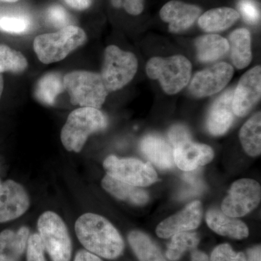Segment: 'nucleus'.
Masks as SVG:
<instances>
[{"label": "nucleus", "instance_id": "1", "mask_svg": "<svg viewBox=\"0 0 261 261\" xmlns=\"http://www.w3.org/2000/svg\"><path fill=\"white\" fill-rule=\"evenodd\" d=\"M75 231L86 250L97 256L113 260L124 250V242L118 230L99 215H82L75 221Z\"/></svg>", "mask_w": 261, "mask_h": 261}, {"label": "nucleus", "instance_id": "2", "mask_svg": "<svg viewBox=\"0 0 261 261\" xmlns=\"http://www.w3.org/2000/svg\"><path fill=\"white\" fill-rule=\"evenodd\" d=\"M107 125V118L99 109L78 108L70 113L62 128V143L69 152H80L89 136L105 129Z\"/></svg>", "mask_w": 261, "mask_h": 261}, {"label": "nucleus", "instance_id": "3", "mask_svg": "<svg viewBox=\"0 0 261 261\" xmlns=\"http://www.w3.org/2000/svg\"><path fill=\"white\" fill-rule=\"evenodd\" d=\"M87 38L80 27L67 25L58 32L38 36L34 42V49L39 61L49 64L65 59L71 51L83 45Z\"/></svg>", "mask_w": 261, "mask_h": 261}, {"label": "nucleus", "instance_id": "4", "mask_svg": "<svg viewBox=\"0 0 261 261\" xmlns=\"http://www.w3.org/2000/svg\"><path fill=\"white\" fill-rule=\"evenodd\" d=\"M63 83L70 102L81 108L100 109L109 94L101 75L94 72H70L63 77Z\"/></svg>", "mask_w": 261, "mask_h": 261}, {"label": "nucleus", "instance_id": "5", "mask_svg": "<svg viewBox=\"0 0 261 261\" xmlns=\"http://www.w3.org/2000/svg\"><path fill=\"white\" fill-rule=\"evenodd\" d=\"M192 67L186 57L167 58L154 57L147 62L146 72L149 78L159 80L165 93L173 95L187 87L191 79Z\"/></svg>", "mask_w": 261, "mask_h": 261}, {"label": "nucleus", "instance_id": "6", "mask_svg": "<svg viewBox=\"0 0 261 261\" xmlns=\"http://www.w3.org/2000/svg\"><path fill=\"white\" fill-rule=\"evenodd\" d=\"M39 235L44 250L53 261H70L72 243L68 228L59 215L53 211L43 213L37 223Z\"/></svg>", "mask_w": 261, "mask_h": 261}, {"label": "nucleus", "instance_id": "7", "mask_svg": "<svg viewBox=\"0 0 261 261\" xmlns=\"http://www.w3.org/2000/svg\"><path fill=\"white\" fill-rule=\"evenodd\" d=\"M138 68L137 57L122 50L116 45L108 46L105 51L102 76L108 92L123 88L133 80Z\"/></svg>", "mask_w": 261, "mask_h": 261}, {"label": "nucleus", "instance_id": "8", "mask_svg": "<svg viewBox=\"0 0 261 261\" xmlns=\"http://www.w3.org/2000/svg\"><path fill=\"white\" fill-rule=\"evenodd\" d=\"M107 174L133 186L147 187L158 181V175L152 165L135 159H119L108 156L103 163Z\"/></svg>", "mask_w": 261, "mask_h": 261}, {"label": "nucleus", "instance_id": "9", "mask_svg": "<svg viewBox=\"0 0 261 261\" xmlns=\"http://www.w3.org/2000/svg\"><path fill=\"white\" fill-rule=\"evenodd\" d=\"M261 189L255 180L243 178L232 184L221 204V211L233 218L250 214L260 203Z\"/></svg>", "mask_w": 261, "mask_h": 261}, {"label": "nucleus", "instance_id": "10", "mask_svg": "<svg viewBox=\"0 0 261 261\" xmlns=\"http://www.w3.org/2000/svg\"><path fill=\"white\" fill-rule=\"evenodd\" d=\"M233 72L232 65L226 62L216 63L197 72L190 82V93L198 98L218 93L231 81Z\"/></svg>", "mask_w": 261, "mask_h": 261}, {"label": "nucleus", "instance_id": "11", "mask_svg": "<svg viewBox=\"0 0 261 261\" xmlns=\"http://www.w3.org/2000/svg\"><path fill=\"white\" fill-rule=\"evenodd\" d=\"M261 67L257 65L247 70L240 79L233 91V111L238 117L247 116L260 100Z\"/></svg>", "mask_w": 261, "mask_h": 261}, {"label": "nucleus", "instance_id": "12", "mask_svg": "<svg viewBox=\"0 0 261 261\" xmlns=\"http://www.w3.org/2000/svg\"><path fill=\"white\" fill-rule=\"evenodd\" d=\"M30 206L28 193L22 185L8 180L0 187V224L23 216Z\"/></svg>", "mask_w": 261, "mask_h": 261}, {"label": "nucleus", "instance_id": "13", "mask_svg": "<svg viewBox=\"0 0 261 261\" xmlns=\"http://www.w3.org/2000/svg\"><path fill=\"white\" fill-rule=\"evenodd\" d=\"M202 9L197 5L180 0H171L160 10V18L168 23L169 32L177 34L187 30L200 16Z\"/></svg>", "mask_w": 261, "mask_h": 261}, {"label": "nucleus", "instance_id": "14", "mask_svg": "<svg viewBox=\"0 0 261 261\" xmlns=\"http://www.w3.org/2000/svg\"><path fill=\"white\" fill-rule=\"evenodd\" d=\"M202 216V204L194 201L178 214L162 221L156 228L161 238H169L176 233L191 231L198 227Z\"/></svg>", "mask_w": 261, "mask_h": 261}, {"label": "nucleus", "instance_id": "15", "mask_svg": "<svg viewBox=\"0 0 261 261\" xmlns=\"http://www.w3.org/2000/svg\"><path fill=\"white\" fill-rule=\"evenodd\" d=\"M214 150L208 145L195 143L192 141L184 142L173 148L175 164L185 171H191L205 166L214 159Z\"/></svg>", "mask_w": 261, "mask_h": 261}, {"label": "nucleus", "instance_id": "16", "mask_svg": "<svg viewBox=\"0 0 261 261\" xmlns=\"http://www.w3.org/2000/svg\"><path fill=\"white\" fill-rule=\"evenodd\" d=\"M233 95L232 89H228L211 106L206 123L211 135H224L232 125L235 116L232 106Z\"/></svg>", "mask_w": 261, "mask_h": 261}, {"label": "nucleus", "instance_id": "17", "mask_svg": "<svg viewBox=\"0 0 261 261\" xmlns=\"http://www.w3.org/2000/svg\"><path fill=\"white\" fill-rule=\"evenodd\" d=\"M140 147L142 153L157 167L162 170L174 167L173 147L161 136H146L141 142Z\"/></svg>", "mask_w": 261, "mask_h": 261}, {"label": "nucleus", "instance_id": "18", "mask_svg": "<svg viewBox=\"0 0 261 261\" xmlns=\"http://www.w3.org/2000/svg\"><path fill=\"white\" fill-rule=\"evenodd\" d=\"M206 221L213 231L221 236L236 240H243L248 237V228L245 223L218 209H211L207 213Z\"/></svg>", "mask_w": 261, "mask_h": 261}, {"label": "nucleus", "instance_id": "19", "mask_svg": "<svg viewBox=\"0 0 261 261\" xmlns=\"http://www.w3.org/2000/svg\"><path fill=\"white\" fill-rule=\"evenodd\" d=\"M29 228L22 226L18 231L6 229L0 233V261H19L29 238Z\"/></svg>", "mask_w": 261, "mask_h": 261}, {"label": "nucleus", "instance_id": "20", "mask_svg": "<svg viewBox=\"0 0 261 261\" xmlns=\"http://www.w3.org/2000/svg\"><path fill=\"white\" fill-rule=\"evenodd\" d=\"M238 10L228 7L213 8L200 15L197 23L205 32H219L232 27L240 19Z\"/></svg>", "mask_w": 261, "mask_h": 261}, {"label": "nucleus", "instance_id": "21", "mask_svg": "<svg viewBox=\"0 0 261 261\" xmlns=\"http://www.w3.org/2000/svg\"><path fill=\"white\" fill-rule=\"evenodd\" d=\"M102 187L118 200L126 201L134 205H145L148 201L149 196L145 190L117 180L108 174L102 178Z\"/></svg>", "mask_w": 261, "mask_h": 261}, {"label": "nucleus", "instance_id": "22", "mask_svg": "<svg viewBox=\"0 0 261 261\" xmlns=\"http://www.w3.org/2000/svg\"><path fill=\"white\" fill-rule=\"evenodd\" d=\"M229 49L233 65L244 69L252 61L251 34L247 29H238L229 36Z\"/></svg>", "mask_w": 261, "mask_h": 261}, {"label": "nucleus", "instance_id": "23", "mask_svg": "<svg viewBox=\"0 0 261 261\" xmlns=\"http://www.w3.org/2000/svg\"><path fill=\"white\" fill-rule=\"evenodd\" d=\"M197 56L202 63L217 61L229 50L228 41L218 34H207L195 40Z\"/></svg>", "mask_w": 261, "mask_h": 261}, {"label": "nucleus", "instance_id": "24", "mask_svg": "<svg viewBox=\"0 0 261 261\" xmlns=\"http://www.w3.org/2000/svg\"><path fill=\"white\" fill-rule=\"evenodd\" d=\"M240 140L249 155L255 157L261 153V113H255L242 127Z\"/></svg>", "mask_w": 261, "mask_h": 261}, {"label": "nucleus", "instance_id": "25", "mask_svg": "<svg viewBox=\"0 0 261 261\" xmlns=\"http://www.w3.org/2000/svg\"><path fill=\"white\" fill-rule=\"evenodd\" d=\"M128 243L140 261H167L159 247L145 233L133 231L128 236Z\"/></svg>", "mask_w": 261, "mask_h": 261}, {"label": "nucleus", "instance_id": "26", "mask_svg": "<svg viewBox=\"0 0 261 261\" xmlns=\"http://www.w3.org/2000/svg\"><path fill=\"white\" fill-rule=\"evenodd\" d=\"M64 89L63 77L60 73L53 72L44 75L37 82L35 96L43 104L53 106Z\"/></svg>", "mask_w": 261, "mask_h": 261}, {"label": "nucleus", "instance_id": "27", "mask_svg": "<svg viewBox=\"0 0 261 261\" xmlns=\"http://www.w3.org/2000/svg\"><path fill=\"white\" fill-rule=\"evenodd\" d=\"M199 242L200 238L197 233L188 231L176 233L168 245L166 257L170 260H179L185 252L195 250Z\"/></svg>", "mask_w": 261, "mask_h": 261}, {"label": "nucleus", "instance_id": "28", "mask_svg": "<svg viewBox=\"0 0 261 261\" xmlns=\"http://www.w3.org/2000/svg\"><path fill=\"white\" fill-rule=\"evenodd\" d=\"M28 68V61L19 51L0 44V73L10 71L22 73Z\"/></svg>", "mask_w": 261, "mask_h": 261}, {"label": "nucleus", "instance_id": "29", "mask_svg": "<svg viewBox=\"0 0 261 261\" xmlns=\"http://www.w3.org/2000/svg\"><path fill=\"white\" fill-rule=\"evenodd\" d=\"M32 27V20L22 13L0 14V30L10 34H24Z\"/></svg>", "mask_w": 261, "mask_h": 261}, {"label": "nucleus", "instance_id": "30", "mask_svg": "<svg viewBox=\"0 0 261 261\" xmlns=\"http://www.w3.org/2000/svg\"><path fill=\"white\" fill-rule=\"evenodd\" d=\"M183 176L185 185L178 194V198L181 200L191 198L200 195L205 190V184L201 178L200 170L198 168L191 171H186Z\"/></svg>", "mask_w": 261, "mask_h": 261}, {"label": "nucleus", "instance_id": "31", "mask_svg": "<svg viewBox=\"0 0 261 261\" xmlns=\"http://www.w3.org/2000/svg\"><path fill=\"white\" fill-rule=\"evenodd\" d=\"M211 261H247V259L243 252H234L228 244H223L214 249Z\"/></svg>", "mask_w": 261, "mask_h": 261}, {"label": "nucleus", "instance_id": "32", "mask_svg": "<svg viewBox=\"0 0 261 261\" xmlns=\"http://www.w3.org/2000/svg\"><path fill=\"white\" fill-rule=\"evenodd\" d=\"M27 261H46L44 247L38 233L29 236L27 243Z\"/></svg>", "mask_w": 261, "mask_h": 261}, {"label": "nucleus", "instance_id": "33", "mask_svg": "<svg viewBox=\"0 0 261 261\" xmlns=\"http://www.w3.org/2000/svg\"><path fill=\"white\" fill-rule=\"evenodd\" d=\"M47 19L48 22L58 28L69 25L70 16L66 10L61 5H51L47 9Z\"/></svg>", "mask_w": 261, "mask_h": 261}, {"label": "nucleus", "instance_id": "34", "mask_svg": "<svg viewBox=\"0 0 261 261\" xmlns=\"http://www.w3.org/2000/svg\"><path fill=\"white\" fill-rule=\"evenodd\" d=\"M240 15L243 16L244 20L250 24L258 23L260 18V10L257 5L254 3L253 0H240Z\"/></svg>", "mask_w": 261, "mask_h": 261}, {"label": "nucleus", "instance_id": "35", "mask_svg": "<svg viewBox=\"0 0 261 261\" xmlns=\"http://www.w3.org/2000/svg\"><path fill=\"white\" fill-rule=\"evenodd\" d=\"M168 135L173 148L180 144L192 140L190 130L183 125L177 124L171 127Z\"/></svg>", "mask_w": 261, "mask_h": 261}, {"label": "nucleus", "instance_id": "36", "mask_svg": "<svg viewBox=\"0 0 261 261\" xmlns=\"http://www.w3.org/2000/svg\"><path fill=\"white\" fill-rule=\"evenodd\" d=\"M116 8H123L128 14L139 15L144 10V0H111Z\"/></svg>", "mask_w": 261, "mask_h": 261}, {"label": "nucleus", "instance_id": "37", "mask_svg": "<svg viewBox=\"0 0 261 261\" xmlns=\"http://www.w3.org/2000/svg\"><path fill=\"white\" fill-rule=\"evenodd\" d=\"M63 1L70 8L76 10L88 9L92 3V0H63Z\"/></svg>", "mask_w": 261, "mask_h": 261}, {"label": "nucleus", "instance_id": "38", "mask_svg": "<svg viewBox=\"0 0 261 261\" xmlns=\"http://www.w3.org/2000/svg\"><path fill=\"white\" fill-rule=\"evenodd\" d=\"M74 261H102L99 256L85 250H81L75 254Z\"/></svg>", "mask_w": 261, "mask_h": 261}, {"label": "nucleus", "instance_id": "39", "mask_svg": "<svg viewBox=\"0 0 261 261\" xmlns=\"http://www.w3.org/2000/svg\"><path fill=\"white\" fill-rule=\"evenodd\" d=\"M247 256L249 261H260L261 250L260 246H256L250 249L247 251Z\"/></svg>", "mask_w": 261, "mask_h": 261}, {"label": "nucleus", "instance_id": "40", "mask_svg": "<svg viewBox=\"0 0 261 261\" xmlns=\"http://www.w3.org/2000/svg\"><path fill=\"white\" fill-rule=\"evenodd\" d=\"M192 261H209V259L204 252L193 250L192 252Z\"/></svg>", "mask_w": 261, "mask_h": 261}, {"label": "nucleus", "instance_id": "41", "mask_svg": "<svg viewBox=\"0 0 261 261\" xmlns=\"http://www.w3.org/2000/svg\"><path fill=\"white\" fill-rule=\"evenodd\" d=\"M3 88H4V81H3V75L0 73V97L3 94Z\"/></svg>", "mask_w": 261, "mask_h": 261}, {"label": "nucleus", "instance_id": "42", "mask_svg": "<svg viewBox=\"0 0 261 261\" xmlns=\"http://www.w3.org/2000/svg\"><path fill=\"white\" fill-rule=\"evenodd\" d=\"M1 2H4V3H15V2L18 1V0H0Z\"/></svg>", "mask_w": 261, "mask_h": 261}, {"label": "nucleus", "instance_id": "43", "mask_svg": "<svg viewBox=\"0 0 261 261\" xmlns=\"http://www.w3.org/2000/svg\"><path fill=\"white\" fill-rule=\"evenodd\" d=\"M1 185H2V183H1V181H0V187H1Z\"/></svg>", "mask_w": 261, "mask_h": 261}]
</instances>
